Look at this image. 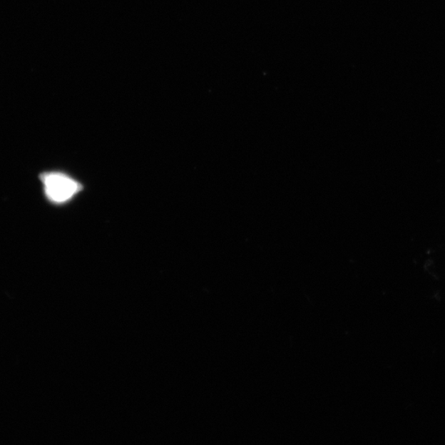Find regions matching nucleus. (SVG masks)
Returning a JSON list of instances; mask_svg holds the SVG:
<instances>
[{"label":"nucleus","mask_w":445,"mask_h":445,"mask_svg":"<svg viewBox=\"0 0 445 445\" xmlns=\"http://www.w3.org/2000/svg\"><path fill=\"white\" fill-rule=\"evenodd\" d=\"M41 179L46 198L53 203H66L82 190V185L76 180L63 173H44Z\"/></svg>","instance_id":"obj_1"}]
</instances>
